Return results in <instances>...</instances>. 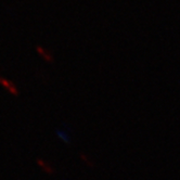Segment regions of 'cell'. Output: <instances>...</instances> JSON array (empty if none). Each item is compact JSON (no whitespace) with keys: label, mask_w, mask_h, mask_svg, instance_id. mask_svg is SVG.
Returning a JSON list of instances; mask_svg holds the SVG:
<instances>
[{"label":"cell","mask_w":180,"mask_h":180,"mask_svg":"<svg viewBox=\"0 0 180 180\" xmlns=\"http://www.w3.org/2000/svg\"><path fill=\"white\" fill-rule=\"evenodd\" d=\"M37 164L40 166V167L42 168V170H45L47 174H49V175H52V174H54L56 173V169H54L53 167H52L51 165H50L48 162H46L44 161V159H41V158H38L37 159Z\"/></svg>","instance_id":"obj_2"},{"label":"cell","mask_w":180,"mask_h":180,"mask_svg":"<svg viewBox=\"0 0 180 180\" xmlns=\"http://www.w3.org/2000/svg\"><path fill=\"white\" fill-rule=\"evenodd\" d=\"M58 136L60 137V138L62 139L64 142H66L67 144H70V143H71L70 142V139H68L67 137H66V135L64 134V131H58Z\"/></svg>","instance_id":"obj_5"},{"label":"cell","mask_w":180,"mask_h":180,"mask_svg":"<svg viewBox=\"0 0 180 180\" xmlns=\"http://www.w3.org/2000/svg\"><path fill=\"white\" fill-rule=\"evenodd\" d=\"M80 158H81V159H83V162H85V163H86V165H88L89 167H93L92 162L90 161L88 156H86L85 154H80Z\"/></svg>","instance_id":"obj_4"},{"label":"cell","mask_w":180,"mask_h":180,"mask_svg":"<svg viewBox=\"0 0 180 180\" xmlns=\"http://www.w3.org/2000/svg\"><path fill=\"white\" fill-rule=\"evenodd\" d=\"M36 50H37V52L40 54V56H41L44 60L47 61V62H52V61H53V56H52V54L50 53L48 50L44 49V48L40 47V46H37Z\"/></svg>","instance_id":"obj_3"},{"label":"cell","mask_w":180,"mask_h":180,"mask_svg":"<svg viewBox=\"0 0 180 180\" xmlns=\"http://www.w3.org/2000/svg\"><path fill=\"white\" fill-rule=\"evenodd\" d=\"M1 85L4 86V87H6L7 89H8L9 92H11L12 95H19V89H17V88L15 87L14 84H13L11 80H8V79H6V78H2Z\"/></svg>","instance_id":"obj_1"},{"label":"cell","mask_w":180,"mask_h":180,"mask_svg":"<svg viewBox=\"0 0 180 180\" xmlns=\"http://www.w3.org/2000/svg\"><path fill=\"white\" fill-rule=\"evenodd\" d=\"M1 81H2V77H0V84H1Z\"/></svg>","instance_id":"obj_6"}]
</instances>
